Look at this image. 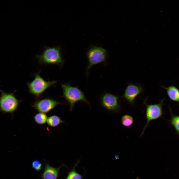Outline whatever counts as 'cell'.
Segmentation results:
<instances>
[{
  "mask_svg": "<svg viewBox=\"0 0 179 179\" xmlns=\"http://www.w3.org/2000/svg\"><path fill=\"white\" fill-rule=\"evenodd\" d=\"M61 86L62 97L69 104L70 111L73 110L75 103L79 101L86 103L90 106L84 92L78 87L71 86L69 84H62Z\"/></svg>",
  "mask_w": 179,
  "mask_h": 179,
  "instance_id": "6da1fadb",
  "label": "cell"
},
{
  "mask_svg": "<svg viewBox=\"0 0 179 179\" xmlns=\"http://www.w3.org/2000/svg\"><path fill=\"white\" fill-rule=\"evenodd\" d=\"M36 56L40 64H56L61 67L64 62L60 48L58 47H46L42 54Z\"/></svg>",
  "mask_w": 179,
  "mask_h": 179,
  "instance_id": "7a4b0ae2",
  "label": "cell"
},
{
  "mask_svg": "<svg viewBox=\"0 0 179 179\" xmlns=\"http://www.w3.org/2000/svg\"><path fill=\"white\" fill-rule=\"evenodd\" d=\"M34 76V80L27 84L30 93L36 97H40L46 90L57 83L55 81H45L41 76L40 72L35 73Z\"/></svg>",
  "mask_w": 179,
  "mask_h": 179,
  "instance_id": "3957f363",
  "label": "cell"
},
{
  "mask_svg": "<svg viewBox=\"0 0 179 179\" xmlns=\"http://www.w3.org/2000/svg\"><path fill=\"white\" fill-rule=\"evenodd\" d=\"M0 111L12 114L18 108L21 101L14 95L15 91L7 93L0 90Z\"/></svg>",
  "mask_w": 179,
  "mask_h": 179,
  "instance_id": "277c9868",
  "label": "cell"
},
{
  "mask_svg": "<svg viewBox=\"0 0 179 179\" xmlns=\"http://www.w3.org/2000/svg\"><path fill=\"white\" fill-rule=\"evenodd\" d=\"M107 55L106 50L102 47L93 46L90 48L87 53L88 60L86 69L87 76L92 66L99 63L105 62Z\"/></svg>",
  "mask_w": 179,
  "mask_h": 179,
  "instance_id": "5b68a950",
  "label": "cell"
},
{
  "mask_svg": "<svg viewBox=\"0 0 179 179\" xmlns=\"http://www.w3.org/2000/svg\"><path fill=\"white\" fill-rule=\"evenodd\" d=\"M164 99L160 101L158 103L155 104H148L146 103V100L144 101L143 103L146 107V122L140 136L143 134L145 129L151 121L161 118L163 116L162 107Z\"/></svg>",
  "mask_w": 179,
  "mask_h": 179,
  "instance_id": "8992f818",
  "label": "cell"
},
{
  "mask_svg": "<svg viewBox=\"0 0 179 179\" xmlns=\"http://www.w3.org/2000/svg\"><path fill=\"white\" fill-rule=\"evenodd\" d=\"M100 100L101 105L109 111L118 112L120 109L119 98L117 96L106 93L101 96Z\"/></svg>",
  "mask_w": 179,
  "mask_h": 179,
  "instance_id": "52a82bcc",
  "label": "cell"
},
{
  "mask_svg": "<svg viewBox=\"0 0 179 179\" xmlns=\"http://www.w3.org/2000/svg\"><path fill=\"white\" fill-rule=\"evenodd\" d=\"M61 104L56 100L46 98L36 100L33 106L37 111L45 113L55 108L58 105Z\"/></svg>",
  "mask_w": 179,
  "mask_h": 179,
  "instance_id": "ba28073f",
  "label": "cell"
},
{
  "mask_svg": "<svg viewBox=\"0 0 179 179\" xmlns=\"http://www.w3.org/2000/svg\"><path fill=\"white\" fill-rule=\"evenodd\" d=\"M143 90L140 85L130 84L126 87L122 97L131 105H134L135 98Z\"/></svg>",
  "mask_w": 179,
  "mask_h": 179,
  "instance_id": "9c48e42d",
  "label": "cell"
},
{
  "mask_svg": "<svg viewBox=\"0 0 179 179\" xmlns=\"http://www.w3.org/2000/svg\"><path fill=\"white\" fill-rule=\"evenodd\" d=\"M63 165L64 164H62L58 167L55 168L46 163L41 175L42 179H57L59 176L60 169Z\"/></svg>",
  "mask_w": 179,
  "mask_h": 179,
  "instance_id": "30bf717a",
  "label": "cell"
},
{
  "mask_svg": "<svg viewBox=\"0 0 179 179\" xmlns=\"http://www.w3.org/2000/svg\"><path fill=\"white\" fill-rule=\"evenodd\" d=\"M166 90L167 95L170 99L179 103V90L174 86L168 87L163 86Z\"/></svg>",
  "mask_w": 179,
  "mask_h": 179,
  "instance_id": "8fae6325",
  "label": "cell"
},
{
  "mask_svg": "<svg viewBox=\"0 0 179 179\" xmlns=\"http://www.w3.org/2000/svg\"><path fill=\"white\" fill-rule=\"evenodd\" d=\"M169 108L171 114V118L169 120V123L173 127L176 133L179 136V116L173 114L170 106Z\"/></svg>",
  "mask_w": 179,
  "mask_h": 179,
  "instance_id": "7c38bea8",
  "label": "cell"
},
{
  "mask_svg": "<svg viewBox=\"0 0 179 179\" xmlns=\"http://www.w3.org/2000/svg\"><path fill=\"white\" fill-rule=\"evenodd\" d=\"M46 122L49 126L52 127H55L64 122L59 117L56 115L48 117Z\"/></svg>",
  "mask_w": 179,
  "mask_h": 179,
  "instance_id": "4fadbf2b",
  "label": "cell"
},
{
  "mask_svg": "<svg viewBox=\"0 0 179 179\" xmlns=\"http://www.w3.org/2000/svg\"><path fill=\"white\" fill-rule=\"evenodd\" d=\"M79 160L74 165L72 169L68 173L66 179H83V176L77 172L75 168L79 163Z\"/></svg>",
  "mask_w": 179,
  "mask_h": 179,
  "instance_id": "5bb4252c",
  "label": "cell"
},
{
  "mask_svg": "<svg viewBox=\"0 0 179 179\" xmlns=\"http://www.w3.org/2000/svg\"><path fill=\"white\" fill-rule=\"evenodd\" d=\"M48 117L45 113L40 112L36 114L34 116L36 122L39 125H43L47 122Z\"/></svg>",
  "mask_w": 179,
  "mask_h": 179,
  "instance_id": "9a60e30c",
  "label": "cell"
},
{
  "mask_svg": "<svg viewBox=\"0 0 179 179\" xmlns=\"http://www.w3.org/2000/svg\"><path fill=\"white\" fill-rule=\"evenodd\" d=\"M121 122L122 125L126 127H129L132 125L134 123V119L131 116L125 115L121 118Z\"/></svg>",
  "mask_w": 179,
  "mask_h": 179,
  "instance_id": "2e32d148",
  "label": "cell"
},
{
  "mask_svg": "<svg viewBox=\"0 0 179 179\" xmlns=\"http://www.w3.org/2000/svg\"><path fill=\"white\" fill-rule=\"evenodd\" d=\"M42 165L41 163L38 160H35L32 163V167L37 171H39L41 170Z\"/></svg>",
  "mask_w": 179,
  "mask_h": 179,
  "instance_id": "e0dca14e",
  "label": "cell"
}]
</instances>
